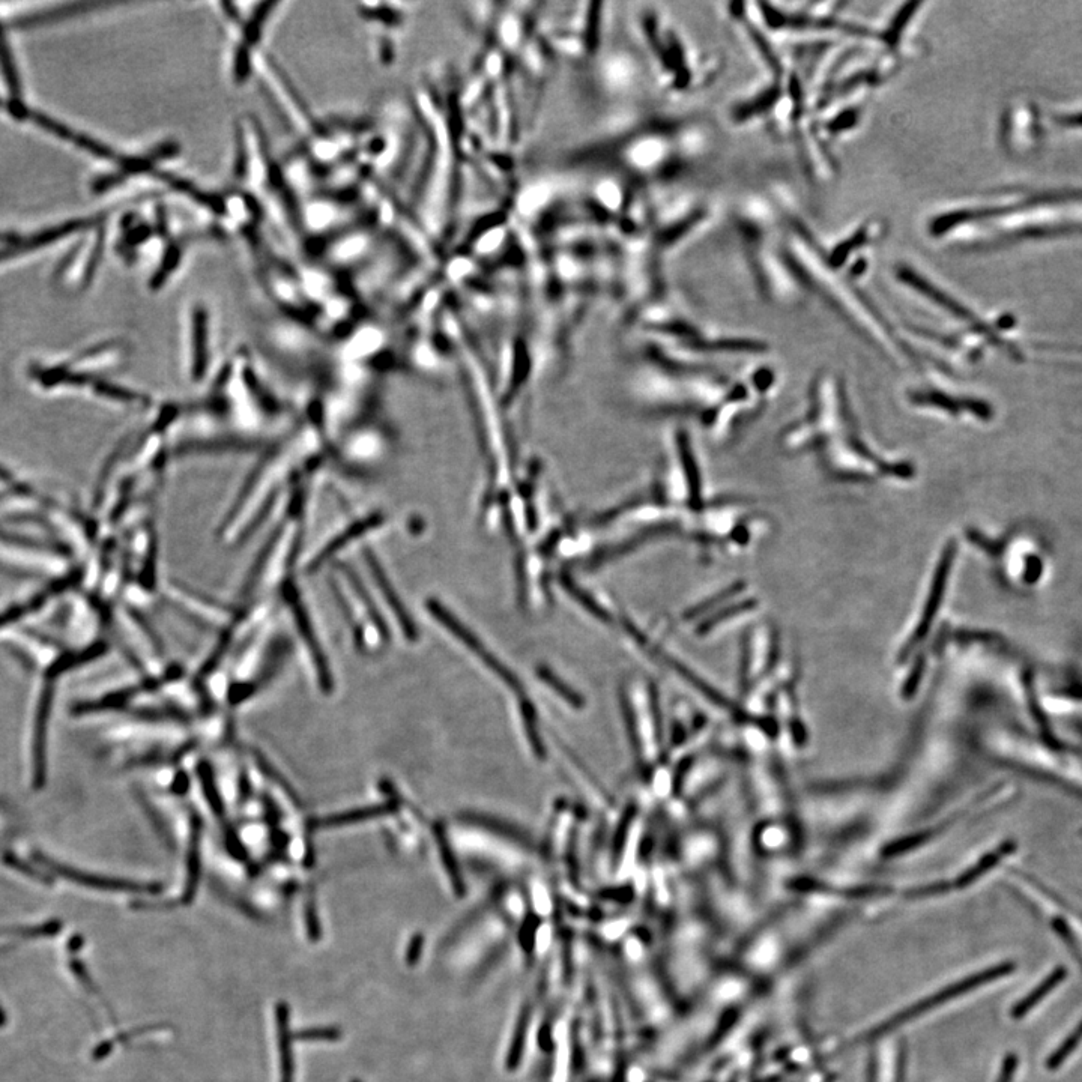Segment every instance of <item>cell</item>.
<instances>
[{"mask_svg": "<svg viewBox=\"0 0 1082 1082\" xmlns=\"http://www.w3.org/2000/svg\"><path fill=\"white\" fill-rule=\"evenodd\" d=\"M780 445L786 453L810 457L836 483L904 486L916 480L910 459L881 450L868 438L839 373L815 375L803 412L783 427Z\"/></svg>", "mask_w": 1082, "mask_h": 1082, "instance_id": "6da1fadb", "label": "cell"}, {"mask_svg": "<svg viewBox=\"0 0 1082 1082\" xmlns=\"http://www.w3.org/2000/svg\"><path fill=\"white\" fill-rule=\"evenodd\" d=\"M1015 968V964L1006 962V964L995 965V967L988 968V970L973 974V976L967 977V979L958 980V982L952 983V985L947 986V988L929 995L925 1000L919 1001V1003L916 1004H911L910 1007L904 1009V1012L896 1013L892 1018L886 1019L883 1024L871 1028L868 1033H865L862 1037H859V1039L854 1040L853 1045L854 1043L863 1042V1040L880 1039V1037L886 1036L890 1031L910 1024L913 1019L920 1018V1016L926 1015V1013L937 1009V1007L943 1006V1004L950 1003V1001L961 997V995L968 994V992L974 991V989L980 988V986L986 985V983H991L994 982V980L1003 979V977L1009 976V974H1012L1013 971H1015Z\"/></svg>", "mask_w": 1082, "mask_h": 1082, "instance_id": "7a4b0ae2", "label": "cell"}, {"mask_svg": "<svg viewBox=\"0 0 1082 1082\" xmlns=\"http://www.w3.org/2000/svg\"><path fill=\"white\" fill-rule=\"evenodd\" d=\"M427 609H429L430 615L439 623L442 627L448 630L457 641L462 642L487 669L493 672L502 683L507 684L513 692L523 693V684L519 680L516 674L511 669H508L495 654L490 653L489 648L478 639L477 635L471 632L459 618L454 617L447 608L436 602V600H429L427 602Z\"/></svg>", "mask_w": 1082, "mask_h": 1082, "instance_id": "3957f363", "label": "cell"}, {"mask_svg": "<svg viewBox=\"0 0 1082 1082\" xmlns=\"http://www.w3.org/2000/svg\"><path fill=\"white\" fill-rule=\"evenodd\" d=\"M384 517L381 514H370V516L364 517V519L355 520L351 525L346 526L342 532L331 537L327 541V545L321 546L316 551L315 557L310 558L307 561V569L310 572L321 569L327 561L334 560L340 552L345 551L346 548L354 543L355 540H360L364 535L369 532L375 531L378 526L382 525Z\"/></svg>", "mask_w": 1082, "mask_h": 1082, "instance_id": "277c9868", "label": "cell"}, {"mask_svg": "<svg viewBox=\"0 0 1082 1082\" xmlns=\"http://www.w3.org/2000/svg\"><path fill=\"white\" fill-rule=\"evenodd\" d=\"M364 561H366L367 570H369L370 576H372V581L375 582L379 593H381V596L384 597L385 602H387L388 608L393 611L394 617L399 621L406 639L412 642L417 641V627H415L411 615L406 611L402 599H400L399 594L394 590L393 584H391L390 579H388L387 572L382 569L381 563H379V560L376 558L375 552H372V549H364Z\"/></svg>", "mask_w": 1082, "mask_h": 1082, "instance_id": "5b68a950", "label": "cell"}, {"mask_svg": "<svg viewBox=\"0 0 1082 1082\" xmlns=\"http://www.w3.org/2000/svg\"><path fill=\"white\" fill-rule=\"evenodd\" d=\"M206 312H196L191 322V342L188 349V376L191 381L202 382L208 375L209 363V331Z\"/></svg>", "mask_w": 1082, "mask_h": 1082, "instance_id": "8992f818", "label": "cell"}, {"mask_svg": "<svg viewBox=\"0 0 1082 1082\" xmlns=\"http://www.w3.org/2000/svg\"><path fill=\"white\" fill-rule=\"evenodd\" d=\"M459 820L462 823L471 824V826L478 827V829L508 839V841L514 842V844L520 845L526 850H531L534 847V842H532V838L528 833L523 832L522 829L513 826V824L507 823V821L498 820V818L489 817V815L477 814V812H465V814L460 815Z\"/></svg>", "mask_w": 1082, "mask_h": 1082, "instance_id": "52a82bcc", "label": "cell"}, {"mask_svg": "<svg viewBox=\"0 0 1082 1082\" xmlns=\"http://www.w3.org/2000/svg\"><path fill=\"white\" fill-rule=\"evenodd\" d=\"M433 833H435L439 856H441L442 865H444L448 880H450L451 887H453L454 895H456L457 898H463L466 893L465 881H463V875L462 872H460L456 856H454L453 848H451L450 841H448L447 832H445L444 826L436 824V826L433 827Z\"/></svg>", "mask_w": 1082, "mask_h": 1082, "instance_id": "ba28073f", "label": "cell"}, {"mask_svg": "<svg viewBox=\"0 0 1082 1082\" xmlns=\"http://www.w3.org/2000/svg\"><path fill=\"white\" fill-rule=\"evenodd\" d=\"M1066 968L1058 967L1037 986L1034 991H1031L1027 997L1022 998L1018 1004H1015L1012 1009V1016L1015 1019L1024 1018L1025 1015L1031 1012L1046 995L1051 994L1064 979H1066Z\"/></svg>", "mask_w": 1082, "mask_h": 1082, "instance_id": "9c48e42d", "label": "cell"}, {"mask_svg": "<svg viewBox=\"0 0 1082 1082\" xmlns=\"http://www.w3.org/2000/svg\"><path fill=\"white\" fill-rule=\"evenodd\" d=\"M532 1018V1003L526 1001L523 1004L522 1010H520L519 1016H517L516 1028H514L513 1037H511L510 1049L507 1054V1066L508 1072H514V1069L519 1067L520 1061H522L523 1051H525L526 1034H528L529 1025H531Z\"/></svg>", "mask_w": 1082, "mask_h": 1082, "instance_id": "30bf717a", "label": "cell"}, {"mask_svg": "<svg viewBox=\"0 0 1082 1082\" xmlns=\"http://www.w3.org/2000/svg\"><path fill=\"white\" fill-rule=\"evenodd\" d=\"M520 716H522L523 729H525L532 753H534L535 758L545 761L548 750H546L543 738H541L540 731H538L534 707L525 698L520 699Z\"/></svg>", "mask_w": 1082, "mask_h": 1082, "instance_id": "8fae6325", "label": "cell"}, {"mask_svg": "<svg viewBox=\"0 0 1082 1082\" xmlns=\"http://www.w3.org/2000/svg\"><path fill=\"white\" fill-rule=\"evenodd\" d=\"M537 677L540 678L549 689L554 690L563 701H566L570 707L581 708L585 707V699L581 693L576 692L575 689L569 686L563 678L558 677L554 671L548 668V666H538Z\"/></svg>", "mask_w": 1082, "mask_h": 1082, "instance_id": "7c38bea8", "label": "cell"}, {"mask_svg": "<svg viewBox=\"0 0 1082 1082\" xmlns=\"http://www.w3.org/2000/svg\"><path fill=\"white\" fill-rule=\"evenodd\" d=\"M636 814H638V809H636L635 804H630V806L624 810L623 817L620 818L617 827H615L614 838H612V862H614L615 868L620 865L624 847H626L627 838H629L630 829H632Z\"/></svg>", "mask_w": 1082, "mask_h": 1082, "instance_id": "4fadbf2b", "label": "cell"}, {"mask_svg": "<svg viewBox=\"0 0 1082 1082\" xmlns=\"http://www.w3.org/2000/svg\"><path fill=\"white\" fill-rule=\"evenodd\" d=\"M289 1012L286 1006H280V1046H282L283 1082H294V1063H292L291 1039L288 1030Z\"/></svg>", "mask_w": 1082, "mask_h": 1082, "instance_id": "5bb4252c", "label": "cell"}, {"mask_svg": "<svg viewBox=\"0 0 1082 1082\" xmlns=\"http://www.w3.org/2000/svg\"><path fill=\"white\" fill-rule=\"evenodd\" d=\"M620 705L621 713L624 716V725H626L627 734H629V741L632 744L633 753H635L636 759L642 758L641 740H639L638 722H636V714L633 711L632 704H630L629 696L624 690L620 693Z\"/></svg>", "mask_w": 1082, "mask_h": 1082, "instance_id": "9a60e30c", "label": "cell"}, {"mask_svg": "<svg viewBox=\"0 0 1082 1082\" xmlns=\"http://www.w3.org/2000/svg\"><path fill=\"white\" fill-rule=\"evenodd\" d=\"M394 809H396L394 803H385L375 807H367V809L354 810L351 814L330 818L327 823H324V826H337V824H348L355 823V821L369 820V818L379 817V815L390 814Z\"/></svg>", "mask_w": 1082, "mask_h": 1082, "instance_id": "2e32d148", "label": "cell"}, {"mask_svg": "<svg viewBox=\"0 0 1082 1082\" xmlns=\"http://www.w3.org/2000/svg\"><path fill=\"white\" fill-rule=\"evenodd\" d=\"M1081 1040L1082 1021L1081 1024H1079L1078 1027H1076L1075 1030L1072 1031V1034H1069V1037H1067V1039L1064 1040V1042L1061 1043V1045L1058 1046V1048L1055 1049L1054 1052H1052L1051 1057H1049L1048 1061H1046V1067H1048L1049 1070L1058 1069V1067H1060L1061 1064H1063L1064 1061L1069 1058V1055L1073 1054V1051L1078 1048Z\"/></svg>", "mask_w": 1082, "mask_h": 1082, "instance_id": "e0dca14e", "label": "cell"}, {"mask_svg": "<svg viewBox=\"0 0 1082 1082\" xmlns=\"http://www.w3.org/2000/svg\"><path fill=\"white\" fill-rule=\"evenodd\" d=\"M564 587H566V590L569 591L570 596H572L573 599L578 600V602L581 603V605L584 606V608L587 609L588 612H591L594 617L599 618V620L605 621V623H611V615H609L608 612H606L605 609L602 608V606L597 605L596 600H594L593 597L588 596L587 593H584V591H582V588L576 587V585L572 584V582H567V584L566 582H564Z\"/></svg>", "mask_w": 1082, "mask_h": 1082, "instance_id": "ac0fdd59", "label": "cell"}, {"mask_svg": "<svg viewBox=\"0 0 1082 1082\" xmlns=\"http://www.w3.org/2000/svg\"><path fill=\"white\" fill-rule=\"evenodd\" d=\"M538 926H540V920L534 913H531V916H526L525 922L522 923V928L519 931L520 947H522L523 953L528 958H532V955H534Z\"/></svg>", "mask_w": 1082, "mask_h": 1082, "instance_id": "d6986e66", "label": "cell"}, {"mask_svg": "<svg viewBox=\"0 0 1082 1082\" xmlns=\"http://www.w3.org/2000/svg\"><path fill=\"white\" fill-rule=\"evenodd\" d=\"M0 64L4 68L5 79H7L10 88L14 92H19V77H17V71L14 68L13 59H11L10 50H8L7 43H5L2 29H0Z\"/></svg>", "mask_w": 1082, "mask_h": 1082, "instance_id": "ffe728a7", "label": "cell"}, {"mask_svg": "<svg viewBox=\"0 0 1082 1082\" xmlns=\"http://www.w3.org/2000/svg\"><path fill=\"white\" fill-rule=\"evenodd\" d=\"M423 947L424 935L415 934L414 937H412L411 943H409L408 952H406V964H408L409 967H415V965L418 964L421 955H423Z\"/></svg>", "mask_w": 1082, "mask_h": 1082, "instance_id": "44dd1931", "label": "cell"}, {"mask_svg": "<svg viewBox=\"0 0 1082 1082\" xmlns=\"http://www.w3.org/2000/svg\"><path fill=\"white\" fill-rule=\"evenodd\" d=\"M300 1037L301 1039L330 1040L337 1039L339 1034H337L336 1030H331V1028H315V1030L304 1031Z\"/></svg>", "mask_w": 1082, "mask_h": 1082, "instance_id": "7402d4cb", "label": "cell"}, {"mask_svg": "<svg viewBox=\"0 0 1082 1082\" xmlns=\"http://www.w3.org/2000/svg\"><path fill=\"white\" fill-rule=\"evenodd\" d=\"M1055 122L1061 127L1082 128V112L1057 116Z\"/></svg>", "mask_w": 1082, "mask_h": 1082, "instance_id": "603a6c76", "label": "cell"}, {"mask_svg": "<svg viewBox=\"0 0 1082 1082\" xmlns=\"http://www.w3.org/2000/svg\"><path fill=\"white\" fill-rule=\"evenodd\" d=\"M10 480H11L10 472L5 471V469L2 468V466H0V481H5V483H11Z\"/></svg>", "mask_w": 1082, "mask_h": 1082, "instance_id": "cb8c5ba5", "label": "cell"}, {"mask_svg": "<svg viewBox=\"0 0 1082 1082\" xmlns=\"http://www.w3.org/2000/svg\"><path fill=\"white\" fill-rule=\"evenodd\" d=\"M2 106H4V103H2V100H0V107Z\"/></svg>", "mask_w": 1082, "mask_h": 1082, "instance_id": "d4e9b609", "label": "cell"}, {"mask_svg": "<svg viewBox=\"0 0 1082 1082\" xmlns=\"http://www.w3.org/2000/svg\"><path fill=\"white\" fill-rule=\"evenodd\" d=\"M355 1082H357V1081H355Z\"/></svg>", "mask_w": 1082, "mask_h": 1082, "instance_id": "484cf974", "label": "cell"}]
</instances>
